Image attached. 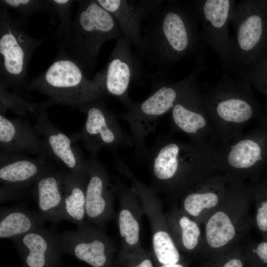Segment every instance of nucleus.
<instances>
[{
	"mask_svg": "<svg viewBox=\"0 0 267 267\" xmlns=\"http://www.w3.org/2000/svg\"><path fill=\"white\" fill-rule=\"evenodd\" d=\"M151 184L157 194L175 199L220 171L217 145L158 136L148 155Z\"/></svg>",
	"mask_w": 267,
	"mask_h": 267,
	"instance_id": "nucleus-1",
	"label": "nucleus"
},
{
	"mask_svg": "<svg viewBox=\"0 0 267 267\" xmlns=\"http://www.w3.org/2000/svg\"><path fill=\"white\" fill-rule=\"evenodd\" d=\"M143 36L144 54L167 69L189 55L204 54L199 38L200 18L189 1L168 0Z\"/></svg>",
	"mask_w": 267,
	"mask_h": 267,
	"instance_id": "nucleus-2",
	"label": "nucleus"
},
{
	"mask_svg": "<svg viewBox=\"0 0 267 267\" xmlns=\"http://www.w3.org/2000/svg\"><path fill=\"white\" fill-rule=\"evenodd\" d=\"M202 92L217 145L238 139L247 123L265 114L247 79L224 74Z\"/></svg>",
	"mask_w": 267,
	"mask_h": 267,
	"instance_id": "nucleus-3",
	"label": "nucleus"
},
{
	"mask_svg": "<svg viewBox=\"0 0 267 267\" xmlns=\"http://www.w3.org/2000/svg\"><path fill=\"white\" fill-rule=\"evenodd\" d=\"M194 60V66L186 77L176 82L163 80L156 83L146 99L134 102L125 113L117 116L129 125L138 157H142L147 153L146 138L155 132L161 118L171 112L179 98L198 80L199 75L209 68L204 55Z\"/></svg>",
	"mask_w": 267,
	"mask_h": 267,
	"instance_id": "nucleus-4",
	"label": "nucleus"
},
{
	"mask_svg": "<svg viewBox=\"0 0 267 267\" xmlns=\"http://www.w3.org/2000/svg\"><path fill=\"white\" fill-rule=\"evenodd\" d=\"M76 1L78 4L77 12L59 47L85 72L89 71L95 66L102 45L123 34L116 20L95 0Z\"/></svg>",
	"mask_w": 267,
	"mask_h": 267,
	"instance_id": "nucleus-5",
	"label": "nucleus"
},
{
	"mask_svg": "<svg viewBox=\"0 0 267 267\" xmlns=\"http://www.w3.org/2000/svg\"><path fill=\"white\" fill-rule=\"evenodd\" d=\"M41 92L54 104L79 109L105 98L75 60L59 51L47 69L28 83L26 89Z\"/></svg>",
	"mask_w": 267,
	"mask_h": 267,
	"instance_id": "nucleus-6",
	"label": "nucleus"
},
{
	"mask_svg": "<svg viewBox=\"0 0 267 267\" xmlns=\"http://www.w3.org/2000/svg\"><path fill=\"white\" fill-rule=\"evenodd\" d=\"M44 42L31 37L22 20L0 6V85L18 93L26 89L31 57Z\"/></svg>",
	"mask_w": 267,
	"mask_h": 267,
	"instance_id": "nucleus-7",
	"label": "nucleus"
},
{
	"mask_svg": "<svg viewBox=\"0 0 267 267\" xmlns=\"http://www.w3.org/2000/svg\"><path fill=\"white\" fill-rule=\"evenodd\" d=\"M217 146L220 171L229 182L241 183L267 169V114L238 139Z\"/></svg>",
	"mask_w": 267,
	"mask_h": 267,
	"instance_id": "nucleus-8",
	"label": "nucleus"
},
{
	"mask_svg": "<svg viewBox=\"0 0 267 267\" xmlns=\"http://www.w3.org/2000/svg\"><path fill=\"white\" fill-rule=\"evenodd\" d=\"M115 158L117 170L130 180L149 220L153 259L162 265L179 263L180 255L170 233L162 203L157 194L141 182L120 157L116 155Z\"/></svg>",
	"mask_w": 267,
	"mask_h": 267,
	"instance_id": "nucleus-9",
	"label": "nucleus"
},
{
	"mask_svg": "<svg viewBox=\"0 0 267 267\" xmlns=\"http://www.w3.org/2000/svg\"><path fill=\"white\" fill-rule=\"evenodd\" d=\"M234 35L232 38V68L235 73L249 64L267 38V20L257 0L237 2L230 18Z\"/></svg>",
	"mask_w": 267,
	"mask_h": 267,
	"instance_id": "nucleus-10",
	"label": "nucleus"
},
{
	"mask_svg": "<svg viewBox=\"0 0 267 267\" xmlns=\"http://www.w3.org/2000/svg\"><path fill=\"white\" fill-rule=\"evenodd\" d=\"M189 2L202 23L199 31L202 45L209 47L214 51L223 70H231L232 42L228 26L236 1L195 0Z\"/></svg>",
	"mask_w": 267,
	"mask_h": 267,
	"instance_id": "nucleus-11",
	"label": "nucleus"
},
{
	"mask_svg": "<svg viewBox=\"0 0 267 267\" xmlns=\"http://www.w3.org/2000/svg\"><path fill=\"white\" fill-rule=\"evenodd\" d=\"M79 109L86 115V120L81 131L70 137L74 142L83 141L90 157H97L104 147L116 149L134 145L131 135L121 128L116 116L107 110L103 99Z\"/></svg>",
	"mask_w": 267,
	"mask_h": 267,
	"instance_id": "nucleus-12",
	"label": "nucleus"
},
{
	"mask_svg": "<svg viewBox=\"0 0 267 267\" xmlns=\"http://www.w3.org/2000/svg\"><path fill=\"white\" fill-rule=\"evenodd\" d=\"M140 73V65L131 44L122 36L117 39L105 67L91 80L104 97H114L127 108L134 102L129 95L131 83L137 80Z\"/></svg>",
	"mask_w": 267,
	"mask_h": 267,
	"instance_id": "nucleus-13",
	"label": "nucleus"
},
{
	"mask_svg": "<svg viewBox=\"0 0 267 267\" xmlns=\"http://www.w3.org/2000/svg\"><path fill=\"white\" fill-rule=\"evenodd\" d=\"M61 250L72 253L92 267H109L116 245L103 228L86 224L73 231L58 233Z\"/></svg>",
	"mask_w": 267,
	"mask_h": 267,
	"instance_id": "nucleus-14",
	"label": "nucleus"
},
{
	"mask_svg": "<svg viewBox=\"0 0 267 267\" xmlns=\"http://www.w3.org/2000/svg\"><path fill=\"white\" fill-rule=\"evenodd\" d=\"M87 161L86 214L87 223L104 229L116 218L114 197L116 190L105 166L97 157Z\"/></svg>",
	"mask_w": 267,
	"mask_h": 267,
	"instance_id": "nucleus-15",
	"label": "nucleus"
},
{
	"mask_svg": "<svg viewBox=\"0 0 267 267\" xmlns=\"http://www.w3.org/2000/svg\"><path fill=\"white\" fill-rule=\"evenodd\" d=\"M170 113L173 129L186 134L191 141L205 143L209 137L212 139L213 129L198 80L179 98Z\"/></svg>",
	"mask_w": 267,
	"mask_h": 267,
	"instance_id": "nucleus-16",
	"label": "nucleus"
},
{
	"mask_svg": "<svg viewBox=\"0 0 267 267\" xmlns=\"http://www.w3.org/2000/svg\"><path fill=\"white\" fill-rule=\"evenodd\" d=\"M116 20L123 34L139 55L144 54L141 23L146 18L156 15L164 0H95Z\"/></svg>",
	"mask_w": 267,
	"mask_h": 267,
	"instance_id": "nucleus-17",
	"label": "nucleus"
},
{
	"mask_svg": "<svg viewBox=\"0 0 267 267\" xmlns=\"http://www.w3.org/2000/svg\"><path fill=\"white\" fill-rule=\"evenodd\" d=\"M0 201L17 196L35 180L48 165L44 157L33 159L24 154H7L0 152Z\"/></svg>",
	"mask_w": 267,
	"mask_h": 267,
	"instance_id": "nucleus-18",
	"label": "nucleus"
},
{
	"mask_svg": "<svg viewBox=\"0 0 267 267\" xmlns=\"http://www.w3.org/2000/svg\"><path fill=\"white\" fill-rule=\"evenodd\" d=\"M35 128L44 142L48 156H52L68 171L87 177V160L71 137L50 122L47 111L38 116Z\"/></svg>",
	"mask_w": 267,
	"mask_h": 267,
	"instance_id": "nucleus-19",
	"label": "nucleus"
},
{
	"mask_svg": "<svg viewBox=\"0 0 267 267\" xmlns=\"http://www.w3.org/2000/svg\"><path fill=\"white\" fill-rule=\"evenodd\" d=\"M119 210L116 216L121 239L120 250L130 251L141 246V219L145 214L142 203L132 187L119 178L114 179Z\"/></svg>",
	"mask_w": 267,
	"mask_h": 267,
	"instance_id": "nucleus-20",
	"label": "nucleus"
},
{
	"mask_svg": "<svg viewBox=\"0 0 267 267\" xmlns=\"http://www.w3.org/2000/svg\"><path fill=\"white\" fill-rule=\"evenodd\" d=\"M0 147L2 152L10 155L29 153L48 156L43 139L25 120L9 118L0 114Z\"/></svg>",
	"mask_w": 267,
	"mask_h": 267,
	"instance_id": "nucleus-21",
	"label": "nucleus"
},
{
	"mask_svg": "<svg viewBox=\"0 0 267 267\" xmlns=\"http://www.w3.org/2000/svg\"><path fill=\"white\" fill-rule=\"evenodd\" d=\"M37 215L42 222H56L65 220L63 202V171L48 165L35 181Z\"/></svg>",
	"mask_w": 267,
	"mask_h": 267,
	"instance_id": "nucleus-22",
	"label": "nucleus"
},
{
	"mask_svg": "<svg viewBox=\"0 0 267 267\" xmlns=\"http://www.w3.org/2000/svg\"><path fill=\"white\" fill-rule=\"evenodd\" d=\"M13 241L24 254L28 267H45L47 259H54L61 250L58 233L42 225Z\"/></svg>",
	"mask_w": 267,
	"mask_h": 267,
	"instance_id": "nucleus-23",
	"label": "nucleus"
},
{
	"mask_svg": "<svg viewBox=\"0 0 267 267\" xmlns=\"http://www.w3.org/2000/svg\"><path fill=\"white\" fill-rule=\"evenodd\" d=\"M225 176L214 175L189 188L182 197L180 210L189 217H199L204 209L215 207L226 194Z\"/></svg>",
	"mask_w": 267,
	"mask_h": 267,
	"instance_id": "nucleus-24",
	"label": "nucleus"
},
{
	"mask_svg": "<svg viewBox=\"0 0 267 267\" xmlns=\"http://www.w3.org/2000/svg\"><path fill=\"white\" fill-rule=\"evenodd\" d=\"M87 177L63 171V202L65 220L78 227L88 224L86 214Z\"/></svg>",
	"mask_w": 267,
	"mask_h": 267,
	"instance_id": "nucleus-25",
	"label": "nucleus"
},
{
	"mask_svg": "<svg viewBox=\"0 0 267 267\" xmlns=\"http://www.w3.org/2000/svg\"><path fill=\"white\" fill-rule=\"evenodd\" d=\"M42 222L37 213L20 206L2 207L0 210V238L12 240L38 227Z\"/></svg>",
	"mask_w": 267,
	"mask_h": 267,
	"instance_id": "nucleus-26",
	"label": "nucleus"
},
{
	"mask_svg": "<svg viewBox=\"0 0 267 267\" xmlns=\"http://www.w3.org/2000/svg\"><path fill=\"white\" fill-rule=\"evenodd\" d=\"M165 215L170 233L178 249L188 252L196 249L201 235L197 223L177 208Z\"/></svg>",
	"mask_w": 267,
	"mask_h": 267,
	"instance_id": "nucleus-27",
	"label": "nucleus"
},
{
	"mask_svg": "<svg viewBox=\"0 0 267 267\" xmlns=\"http://www.w3.org/2000/svg\"><path fill=\"white\" fill-rule=\"evenodd\" d=\"M205 232L208 245L213 248H219L234 238L236 230L230 217L225 212L218 211L208 220Z\"/></svg>",
	"mask_w": 267,
	"mask_h": 267,
	"instance_id": "nucleus-28",
	"label": "nucleus"
},
{
	"mask_svg": "<svg viewBox=\"0 0 267 267\" xmlns=\"http://www.w3.org/2000/svg\"><path fill=\"white\" fill-rule=\"evenodd\" d=\"M54 104L51 100L42 103L30 102L25 99L21 94L10 92L5 87L0 85V110L3 114L9 110L22 116L36 115L39 116L46 112L48 107Z\"/></svg>",
	"mask_w": 267,
	"mask_h": 267,
	"instance_id": "nucleus-29",
	"label": "nucleus"
},
{
	"mask_svg": "<svg viewBox=\"0 0 267 267\" xmlns=\"http://www.w3.org/2000/svg\"><path fill=\"white\" fill-rule=\"evenodd\" d=\"M235 74L237 77L247 79L252 83L267 98V38L251 61Z\"/></svg>",
	"mask_w": 267,
	"mask_h": 267,
	"instance_id": "nucleus-30",
	"label": "nucleus"
},
{
	"mask_svg": "<svg viewBox=\"0 0 267 267\" xmlns=\"http://www.w3.org/2000/svg\"><path fill=\"white\" fill-rule=\"evenodd\" d=\"M0 6L17 11L24 20L38 12L56 14L50 0H1Z\"/></svg>",
	"mask_w": 267,
	"mask_h": 267,
	"instance_id": "nucleus-31",
	"label": "nucleus"
},
{
	"mask_svg": "<svg viewBox=\"0 0 267 267\" xmlns=\"http://www.w3.org/2000/svg\"><path fill=\"white\" fill-rule=\"evenodd\" d=\"M115 265L116 267H155L151 252L141 246L130 251L120 250Z\"/></svg>",
	"mask_w": 267,
	"mask_h": 267,
	"instance_id": "nucleus-32",
	"label": "nucleus"
},
{
	"mask_svg": "<svg viewBox=\"0 0 267 267\" xmlns=\"http://www.w3.org/2000/svg\"><path fill=\"white\" fill-rule=\"evenodd\" d=\"M59 20V25L55 32L50 38L60 43L67 36L72 24L71 15L72 0H50Z\"/></svg>",
	"mask_w": 267,
	"mask_h": 267,
	"instance_id": "nucleus-33",
	"label": "nucleus"
},
{
	"mask_svg": "<svg viewBox=\"0 0 267 267\" xmlns=\"http://www.w3.org/2000/svg\"><path fill=\"white\" fill-rule=\"evenodd\" d=\"M261 204L257 211L256 222L261 230L267 231V200L262 202Z\"/></svg>",
	"mask_w": 267,
	"mask_h": 267,
	"instance_id": "nucleus-34",
	"label": "nucleus"
},
{
	"mask_svg": "<svg viewBox=\"0 0 267 267\" xmlns=\"http://www.w3.org/2000/svg\"><path fill=\"white\" fill-rule=\"evenodd\" d=\"M256 253L264 263H267V242L260 243L257 247Z\"/></svg>",
	"mask_w": 267,
	"mask_h": 267,
	"instance_id": "nucleus-35",
	"label": "nucleus"
},
{
	"mask_svg": "<svg viewBox=\"0 0 267 267\" xmlns=\"http://www.w3.org/2000/svg\"><path fill=\"white\" fill-rule=\"evenodd\" d=\"M223 267H243V265L240 260L233 259L225 264Z\"/></svg>",
	"mask_w": 267,
	"mask_h": 267,
	"instance_id": "nucleus-36",
	"label": "nucleus"
},
{
	"mask_svg": "<svg viewBox=\"0 0 267 267\" xmlns=\"http://www.w3.org/2000/svg\"><path fill=\"white\" fill-rule=\"evenodd\" d=\"M257 2L267 20V0H257Z\"/></svg>",
	"mask_w": 267,
	"mask_h": 267,
	"instance_id": "nucleus-37",
	"label": "nucleus"
},
{
	"mask_svg": "<svg viewBox=\"0 0 267 267\" xmlns=\"http://www.w3.org/2000/svg\"><path fill=\"white\" fill-rule=\"evenodd\" d=\"M153 261L155 264V267H184V266L180 263L172 265H162L159 264L154 260Z\"/></svg>",
	"mask_w": 267,
	"mask_h": 267,
	"instance_id": "nucleus-38",
	"label": "nucleus"
}]
</instances>
